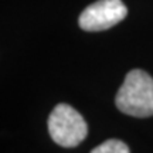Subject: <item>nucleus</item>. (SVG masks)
Instances as JSON below:
<instances>
[{
	"mask_svg": "<svg viewBox=\"0 0 153 153\" xmlns=\"http://www.w3.org/2000/svg\"><path fill=\"white\" fill-rule=\"evenodd\" d=\"M115 104L120 112L135 118L153 115V78L143 70H132L116 94Z\"/></svg>",
	"mask_w": 153,
	"mask_h": 153,
	"instance_id": "nucleus-1",
	"label": "nucleus"
},
{
	"mask_svg": "<svg viewBox=\"0 0 153 153\" xmlns=\"http://www.w3.org/2000/svg\"><path fill=\"white\" fill-rule=\"evenodd\" d=\"M51 139L62 148H75L87 137L88 125L82 115L67 104H58L48 116Z\"/></svg>",
	"mask_w": 153,
	"mask_h": 153,
	"instance_id": "nucleus-2",
	"label": "nucleus"
},
{
	"mask_svg": "<svg viewBox=\"0 0 153 153\" xmlns=\"http://www.w3.org/2000/svg\"><path fill=\"white\" fill-rule=\"evenodd\" d=\"M128 14L122 0H98L84 9L78 24L85 31H102L116 26Z\"/></svg>",
	"mask_w": 153,
	"mask_h": 153,
	"instance_id": "nucleus-3",
	"label": "nucleus"
},
{
	"mask_svg": "<svg viewBox=\"0 0 153 153\" xmlns=\"http://www.w3.org/2000/svg\"><path fill=\"white\" fill-rule=\"evenodd\" d=\"M91 153H131L128 145L118 139H108L99 146L94 148Z\"/></svg>",
	"mask_w": 153,
	"mask_h": 153,
	"instance_id": "nucleus-4",
	"label": "nucleus"
}]
</instances>
